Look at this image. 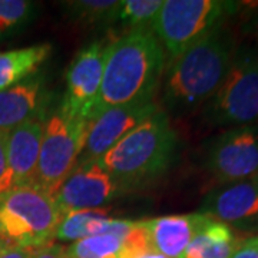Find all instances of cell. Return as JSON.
<instances>
[{
	"instance_id": "obj_1",
	"label": "cell",
	"mask_w": 258,
	"mask_h": 258,
	"mask_svg": "<svg viewBox=\"0 0 258 258\" xmlns=\"http://www.w3.org/2000/svg\"><path fill=\"white\" fill-rule=\"evenodd\" d=\"M165 66V50L151 29L125 32L111 40L101 89L86 113L88 122L113 106L155 101Z\"/></svg>"
},
{
	"instance_id": "obj_2",
	"label": "cell",
	"mask_w": 258,
	"mask_h": 258,
	"mask_svg": "<svg viewBox=\"0 0 258 258\" xmlns=\"http://www.w3.org/2000/svg\"><path fill=\"white\" fill-rule=\"evenodd\" d=\"M237 49L235 33L222 25L169 60L161 81L164 111L188 115L205 106L221 86Z\"/></svg>"
},
{
	"instance_id": "obj_3",
	"label": "cell",
	"mask_w": 258,
	"mask_h": 258,
	"mask_svg": "<svg viewBox=\"0 0 258 258\" xmlns=\"http://www.w3.org/2000/svg\"><path fill=\"white\" fill-rule=\"evenodd\" d=\"M178 147L169 116L159 108L95 161L129 192L165 175L175 164Z\"/></svg>"
},
{
	"instance_id": "obj_4",
	"label": "cell",
	"mask_w": 258,
	"mask_h": 258,
	"mask_svg": "<svg viewBox=\"0 0 258 258\" xmlns=\"http://www.w3.org/2000/svg\"><path fill=\"white\" fill-rule=\"evenodd\" d=\"M241 5L231 0H165L151 30L165 50L166 62L227 25L240 13Z\"/></svg>"
},
{
	"instance_id": "obj_5",
	"label": "cell",
	"mask_w": 258,
	"mask_h": 258,
	"mask_svg": "<svg viewBox=\"0 0 258 258\" xmlns=\"http://www.w3.org/2000/svg\"><path fill=\"white\" fill-rule=\"evenodd\" d=\"M88 123L82 113L72 111L66 105L62 96L52 101L43 120L40 154L33 184L52 195L59 189L78 164Z\"/></svg>"
},
{
	"instance_id": "obj_6",
	"label": "cell",
	"mask_w": 258,
	"mask_h": 258,
	"mask_svg": "<svg viewBox=\"0 0 258 258\" xmlns=\"http://www.w3.org/2000/svg\"><path fill=\"white\" fill-rule=\"evenodd\" d=\"M60 218L53 195L36 184L0 192V235L13 245L42 248L52 244Z\"/></svg>"
},
{
	"instance_id": "obj_7",
	"label": "cell",
	"mask_w": 258,
	"mask_h": 258,
	"mask_svg": "<svg viewBox=\"0 0 258 258\" xmlns=\"http://www.w3.org/2000/svg\"><path fill=\"white\" fill-rule=\"evenodd\" d=\"M258 49L238 46L221 86L204 106V119L212 126H244L258 120Z\"/></svg>"
},
{
	"instance_id": "obj_8",
	"label": "cell",
	"mask_w": 258,
	"mask_h": 258,
	"mask_svg": "<svg viewBox=\"0 0 258 258\" xmlns=\"http://www.w3.org/2000/svg\"><path fill=\"white\" fill-rule=\"evenodd\" d=\"M204 166L218 185L257 175L258 126H235L210 139L205 145Z\"/></svg>"
},
{
	"instance_id": "obj_9",
	"label": "cell",
	"mask_w": 258,
	"mask_h": 258,
	"mask_svg": "<svg viewBox=\"0 0 258 258\" xmlns=\"http://www.w3.org/2000/svg\"><path fill=\"white\" fill-rule=\"evenodd\" d=\"M123 189L98 161L79 164L53 194L62 215L79 210H102L120 197Z\"/></svg>"
},
{
	"instance_id": "obj_10",
	"label": "cell",
	"mask_w": 258,
	"mask_h": 258,
	"mask_svg": "<svg viewBox=\"0 0 258 258\" xmlns=\"http://www.w3.org/2000/svg\"><path fill=\"white\" fill-rule=\"evenodd\" d=\"M158 109L159 106L155 101H139L113 106L102 112L98 118L88 123L83 148L76 165L105 155L120 139Z\"/></svg>"
},
{
	"instance_id": "obj_11",
	"label": "cell",
	"mask_w": 258,
	"mask_h": 258,
	"mask_svg": "<svg viewBox=\"0 0 258 258\" xmlns=\"http://www.w3.org/2000/svg\"><path fill=\"white\" fill-rule=\"evenodd\" d=\"M108 45L109 42H92L81 49L66 72V91L62 98L72 111L85 118L101 89Z\"/></svg>"
},
{
	"instance_id": "obj_12",
	"label": "cell",
	"mask_w": 258,
	"mask_h": 258,
	"mask_svg": "<svg viewBox=\"0 0 258 258\" xmlns=\"http://www.w3.org/2000/svg\"><path fill=\"white\" fill-rule=\"evenodd\" d=\"M46 113L8 131V171L0 192L13 186L35 182L43 134V120Z\"/></svg>"
},
{
	"instance_id": "obj_13",
	"label": "cell",
	"mask_w": 258,
	"mask_h": 258,
	"mask_svg": "<svg viewBox=\"0 0 258 258\" xmlns=\"http://www.w3.org/2000/svg\"><path fill=\"white\" fill-rule=\"evenodd\" d=\"M212 220L228 225H238L258 214V174L218 185L205 195L200 211Z\"/></svg>"
},
{
	"instance_id": "obj_14",
	"label": "cell",
	"mask_w": 258,
	"mask_h": 258,
	"mask_svg": "<svg viewBox=\"0 0 258 258\" xmlns=\"http://www.w3.org/2000/svg\"><path fill=\"white\" fill-rule=\"evenodd\" d=\"M46 78L35 74L0 92V131H10L26 120L46 113L53 101Z\"/></svg>"
},
{
	"instance_id": "obj_15",
	"label": "cell",
	"mask_w": 258,
	"mask_h": 258,
	"mask_svg": "<svg viewBox=\"0 0 258 258\" xmlns=\"http://www.w3.org/2000/svg\"><path fill=\"white\" fill-rule=\"evenodd\" d=\"M211 220L201 212H191L145 220L144 225L154 251L168 258H182L189 242Z\"/></svg>"
},
{
	"instance_id": "obj_16",
	"label": "cell",
	"mask_w": 258,
	"mask_h": 258,
	"mask_svg": "<svg viewBox=\"0 0 258 258\" xmlns=\"http://www.w3.org/2000/svg\"><path fill=\"white\" fill-rule=\"evenodd\" d=\"M50 52L52 46L49 43L0 52V92L37 74Z\"/></svg>"
},
{
	"instance_id": "obj_17",
	"label": "cell",
	"mask_w": 258,
	"mask_h": 258,
	"mask_svg": "<svg viewBox=\"0 0 258 258\" xmlns=\"http://www.w3.org/2000/svg\"><path fill=\"white\" fill-rule=\"evenodd\" d=\"M242 240L235 235L228 224L211 220L189 242L182 258H231Z\"/></svg>"
},
{
	"instance_id": "obj_18",
	"label": "cell",
	"mask_w": 258,
	"mask_h": 258,
	"mask_svg": "<svg viewBox=\"0 0 258 258\" xmlns=\"http://www.w3.org/2000/svg\"><path fill=\"white\" fill-rule=\"evenodd\" d=\"M112 218L105 208L102 210H79L62 215L56 230L55 240L62 242H75L86 237L103 235L108 232Z\"/></svg>"
},
{
	"instance_id": "obj_19",
	"label": "cell",
	"mask_w": 258,
	"mask_h": 258,
	"mask_svg": "<svg viewBox=\"0 0 258 258\" xmlns=\"http://www.w3.org/2000/svg\"><path fill=\"white\" fill-rule=\"evenodd\" d=\"M68 18L82 25H112L119 0H72L62 3Z\"/></svg>"
},
{
	"instance_id": "obj_20",
	"label": "cell",
	"mask_w": 258,
	"mask_h": 258,
	"mask_svg": "<svg viewBox=\"0 0 258 258\" xmlns=\"http://www.w3.org/2000/svg\"><path fill=\"white\" fill-rule=\"evenodd\" d=\"M162 5V0H119L112 25L128 29L126 32L151 29Z\"/></svg>"
},
{
	"instance_id": "obj_21",
	"label": "cell",
	"mask_w": 258,
	"mask_h": 258,
	"mask_svg": "<svg viewBox=\"0 0 258 258\" xmlns=\"http://www.w3.org/2000/svg\"><path fill=\"white\" fill-rule=\"evenodd\" d=\"M122 240L111 235H93L66 247V258H119Z\"/></svg>"
},
{
	"instance_id": "obj_22",
	"label": "cell",
	"mask_w": 258,
	"mask_h": 258,
	"mask_svg": "<svg viewBox=\"0 0 258 258\" xmlns=\"http://www.w3.org/2000/svg\"><path fill=\"white\" fill-rule=\"evenodd\" d=\"M36 15V3L28 0H0V37L25 28Z\"/></svg>"
},
{
	"instance_id": "obj_23",
	"label": "cell",
	"mask_w": 258,
	"mask_h": 258,
	"mask_svg": "<svg viewBox=\"0 0 258 258\" xmlns=\"http://www.w3.org/2000/svg\"><path fill=\"white\" fill-rule=\"evenodd\" d=\"M240 13L241 33L255 40L258 45V3H242Z\"/></svg>"
},
{
	"instance_id": "obj_24",
	"label": "cell",
	"mask_w": 258,
	"mask_h": 258,
	"mask_svg": "<svg viewBox=\"0 0 258 258\" xmlns=\"http://www.w3.org/2000/svg\"><path fill=\"white\" fill-rule=\"evenodd\" d=\"M33 258H66V247L62 244H49L39 248Z\"/></svg>"
},
{
	"instance_id": "obj_25",
	"label": "cell",
	"mask_w": 258,
	"mask_h": 258,
	"mask_svg": "<svg viewBox=\"0 0 258 258\" xmlns=\"http://www.w3.org/2000/svg\"><path fill=\"white\" fill-rule=\"evenodd\" d=\"M39 248L22 247V245H10L5 252L0 254V258H33Z\"/></svg>"
},
{
	"instance_id": "obj_26",
	"label": "cell",
	"mask_w": 258,
	"mask_h": 258,
	"mask_svg": "<svg viewBox=\"0 0 258 258\" xmlns=\"http://www.w3.org/2000/svg\"><path fill=\"white\" fill-rule=\"evenodd\" d=\"M6 144H8V131H0V189H2V184L8 171Z\"/></svg>"
},
{
	"instance_id": "obj_27",
	"label": "cell",
	"mask_w": 258,
	"mask_h": 258,
	"mask_svg": "<svg viewBox=\"0 0 258 258\" xmlns=\"http://www.w3.org/2000/svg\"><path fill=\"white\" fill-rule=\"evenodd\" d=\"M231 258H258V247H254L242 240L238 249Z\"/></svg>"
},
{
	"instance_id": "obj_28",
	"label": "cell",
	"mask_w": 258,
	"mask_h": 258,
	"mask_svg": "<svg viewBox=\"0 0 258 258\" xmlns=\"http://www.w3.org/2000/svg\"><path fill=\"white\" fill-rule=\"evenodd\" d=\"M235 228H238L241 232L249 234L251 237H252V235H258V214L255 217L247 220V221L241 222L238 225H235Z\"/></svg>"
},
{
	"instance_id": "obj_29",
	"label": "cell",
	"mask_w": 258,
	"mask_h": 258,
	"mask_svg": "<svg viewBox=\"0 0 258 258\" xmlns=\"http://www.w3.org/2000/svg\"><path fill=\"white\" fill-rule=\"evenodd\" d=\"M138 258H168L165 257L164 254H159V252H157V251H149V252H147V254H144V255H141V257Z\"/></svg>"
},
{
	"instance_id": "obj_30",
	"label": "cell",
	"mask_w": 258,
	"mask_h": 258,
	"mask_svg": "<svg viewBox=\"0 0 258 258\" xmlns=\"http://www.w3.org/2000/svg\"><path fill=\"white\" fill-rule=\"evenodd\" d=\"M10 245H13V244H12V242H9V241L6 240V238H3V237L0 235V254H2V252H5L6 249L9 248Z\"/></svg>"
},
{
	"instance_id": "obj_31",
	"label": "cell",
	"mask_w": 258,
	"mask_h": 258,
	"mask_svg": "<svg viewBox=\"0 0 258 258\" xmlns=\"http://www.w3.org/2000/svg\"><path fill=\"white\" fill-rule=\"evenodd\" d=\"M244 241L251 244V245H254V247H258V235H252V237H248V238H244Z\"/></svg>"
},
{
	"instance_id": "obj_32",
	"label": "cell",
	"mask_w": 258,
	"mask_h": 258,
	"mask_svg": "<svg viewBox=\"0 0 258 258\" xmlns=\"http://www.w3.org/2000/svg\"><path fill=\"white\" fill-rule=\"evenodd\" d=\"M258 49V47H257ZM257 69H258V55H257Z\"/></svg>"
}]
</instances>
